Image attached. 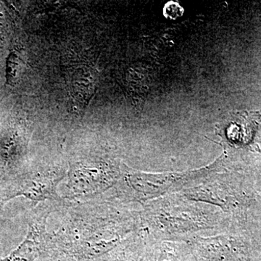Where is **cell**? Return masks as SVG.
<instances>
[{"mask_svg":"<svg viewBox=\"0 0 261 261\" xmlns=\"http://www.w3.org/2000/svg\"><path fill=\"white\" fill-rule=\"evenodd\" d=\"M121 173L118 163L111 158L87 155L72 159L60 195L67 203L100 198L118 183Z\"/></svg>","mask_w":261,"mask_h":261,"instance_id":"obj_2","label":"cell"},{"mask_svg":"<svg viewBox=\"0 0 261 261\" xmlns=\"http://www.w3.org/2000/svg\"><path fill=\"white\" fill-rule=\"evenodd\" d=\"M35 261H61L57 260V259L53 258V257L47 256V255H40L36 259Z\"/></svg>","mask_w":261,"mask_h":261,"instance_id":"obj_8","label":"cell"},{"mask_svg":"<svg viewBox=\"0 0 261 261\" xmlns=\"http://www.w3.org/2000/svg\"><path fill=\"white\" fill-rule=\"evenodd\" d=\"M20 60L18 53L13 51L10 53L6 64V80L8 84H13L16 80L20 69Z\"/></svg>","mask_w":261,"mask_h":261,"instance_id":"obj_7","label":"cell"},{"mask_svg":"<svg viewBox=\"0 0 261 261\" xmlns=\"http://www.w3.org/2000/svg\"><path fill=\"white\" fill-rule=\"evenodd\" d=\"M226 127V135L228 140L240 145H249L261 137V114L256 111L239 112L233 116Z\"/></svg>","mask_w":261,"mask_h":261,"instance_id":"obj_5","label":"cell"},{"mask_svg":"<svg viewBox=\"0 0 261 261\" xmlns=\"http://www.w3.org/2000/svg\"><path fill=\"white\" fill-rule=\"evenodd\" d=\"M59 224L47 233L40 255L61 261H93L121 244L135 219L104 197L61 207Z\"/></svg>","mask_w":261,"mask_h":261,"instance_id":"obj_1","label":"cell"},{"mask_svg":"<svg viewBox=\"0 0 261 261\" xmlns=\"http://www.w3.org/2000/svg\"><path fill=\"white\" fill-rule=\"evenodd\" d=\"M74 73L71 82L73 99L84 108L95 91L97 73L88 66L82 67Z\"/></svg>","mask_w":261,"mask_h":261,"instance_id":"obj_6","label":"cell"},{"mask_svg":"<svg viewBox=\"0 0 261 261\" xmlns=\"http://www.w3.org/2000/svg\"><path fill=\"white\" fill-rule=\"evenodd\" d=\"M66 174L67 170L63 168H29L0 191V208L20 197L32 201L34 206L47 202L66 205L59 194L60 185Z\"/></svg>","mask_w":261,"mask_h":261,"instance_id":"obj_3","label":"cell"},{"mask_svg":"<svg viewBox=\"0 0 261 261\" xmlns=\"http://www.w3.org/2000/svg\"><path fill=\"white\" fill-rule=\"evenodd\" d=\"M61 205L56 202H42L31 211L27 237L16 249L0 261H35L42 253L48 231L47 221L50 214Z\"/></svg>","mask_w":261,"mask_h":261,"instance_id":"obj_4","label":"cell"}]
</instances>
